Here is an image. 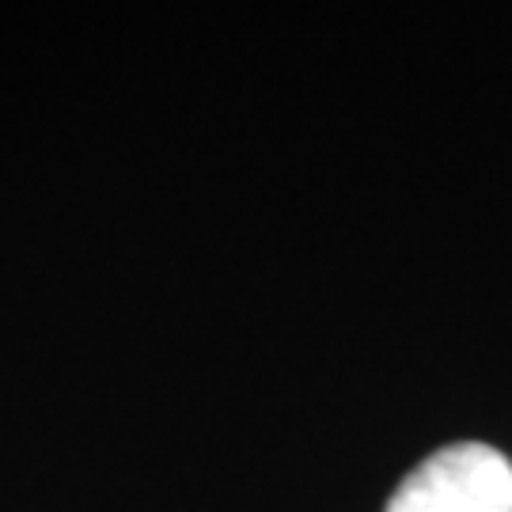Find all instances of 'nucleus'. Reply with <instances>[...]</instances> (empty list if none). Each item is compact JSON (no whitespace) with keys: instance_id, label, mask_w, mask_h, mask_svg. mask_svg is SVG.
Segmentation results:
<instances>
[{"instance_id":"f257e3e1","label":"nucleus","mask_w":512,"mask_h":512,"mask_svg":"<svg viewBox=\"0 0 512 512\" xmlns=\"http://www.w3.org/2000/svg\"><path fill=\"white\" fill-rule=\"evenodd\" d=\"M387 512H512V463L475 440L440 448L403 478Z\"/></svg>"}]
</instances>
